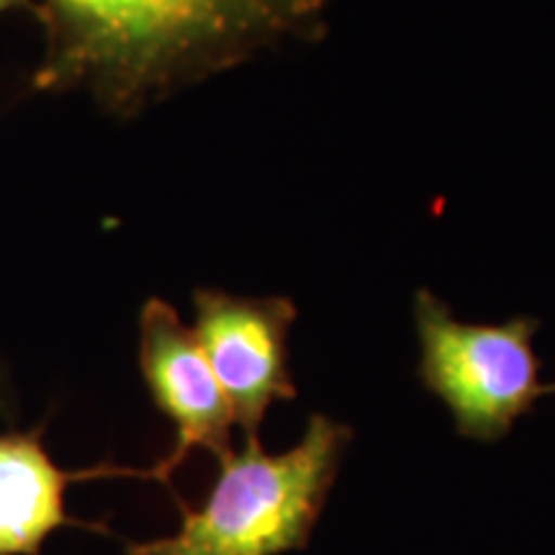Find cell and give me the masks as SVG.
<instances>
[{
	"label": "cell",
	"mask_w": 555,
	"mask_h": 555,
	"mask_svg": "<svg viewBox=\"0 0 555 555\" xmlns=\"http://www.w3.org/2000/svg\"><path fill=\"white\" fill-rule=\"evenodd\" d=\"M44 422L29 433H0V555H44L47 540L62 527L111 535L103 522L69 515V483L108 476L155 478L152 468L131 470L111 463L86 470L60 468L44 446Z\"/></svg>",
	"instance_id": "obj_6"
},
{
	"label": "cell",
	"mask_w": 555,
	"mask_h": 555,
	"mask_svg": "<svg viewBox=\"0 0 555 555\" xmlns=\"http://www.w3.org/2000/svg\"><path fill=\"white\" fill-rule=\"evenodd\" d=\"M16 9L31 11V0H0V13L16 11Z\"/></svg>",
	"instance_id": "obj_8"
},
{
	"label": "cell",
	"mask_w": 555,
	"mask_h": 555,
	"mask_svg": "<svg viewBox=\"0 0 555 555\" xmlns=\"http://www.w3.org/2000/svg\"><path fill=\"white\" fill-rule=\"evenodd\" d=\"M139 371L155 406L176 427L170 455L152 468L155 481L170 486L193 450H206L217 461L232 453L234 412L227 393L193 330L163 298H147L139 314Z\"/></svg>",
	"instance_id": "obj_5"
},
{
	"label": "cell",
	"mask_w": 555,
	"mask_h": 555,
	"mask_svg": "<svg viewBox=\"0 0 555 555\" xmlns=\"http://www.w3.org/2000/svg\"><path fill=\"white\" fill-rule=\"evenodd\" d=\"M420 378L453 414L457 433L494 442L543 397L532 350L538 319L504 324L461 322L427 288L414 296Z\"/></svg>",
	"instance_id": "obj_3"
},
{
	"label": "cell",
	"mask_w": 555,
	"mask_h": 555,
	"mask_svg": "<svg viewBox=\"0 0 555 555\" xmlns=\"http://www.w3.org/2000/svg\"><path fill=\"white\" fill-rule=\"evenodd\" d=\"M13 416H16V399H13L9 371L0 363V420L13 422Z\"/></svg>",
	"instance_id": "obj_7"
},
{
	"label": "cell",
	"mask_w": 555,
	"mask_h": 555,
	"mask_svg": "<svg viewBox=\"0 0 555 555\" xmlns=\"http://www.w3.org/2000/svg\"><path fill=\"white\" fill-rule=\"evenodd\" d=\"M335 0H31L44 50L39 93H86L111 116L142 114L258 54L314 41Z\"/></svg>",
	"instance_id": "obj_1"
},
{
	"label": "cell",
	"mask_w": 555,
	"mask_h": 555,
	"mask_svg": "<svg viewBox=\"0 0 555 555\" xmlns=\"http://www.w3.org/2000/svg\"><path fill=\"white\" fill-rule=\"evenodd\" d=\"M201 350L227 393L234 422L245 437L260 435V425L275 401L296 399L288 373V332L296 304L286 296H237L217 288L193 294Z\"/></svg>",
	"instance_id": "obj_4"
},
{
	"label": "cell",
	"mask_w": 555,
	"mask_h": 555,
	"mask_svg": "<svg viewBox=\"0 0 555 555\" xmlns=\"http://www.w3.org/2000/svg\"><path fill=\"white\" fill-rule=\"evenodd\" d=\"M545 393H555V380H553V384L543 386V397H545Z\"/></svg>",
	"instance_id": "obj_9"
},
{
	"label": "cell",
	"mask_w": 555,
	"mask_h": 555,
	"mask_svg": "<svg viewBox=\"0 0 555 555\" xmlns=\"http://www.w3.org/2000/svg\"><path fill=\"white\" fill-rule=\"evenodd\" d=\"M352 429L311 414L307 433L281 455H268L260 435L219 461L204 506L183 502V522L170 538L129 543L127 555H281L307 547L335 486Z\"/></svg>",
	"instance_id": "obj_2"
}]
</instances>
